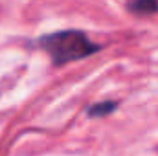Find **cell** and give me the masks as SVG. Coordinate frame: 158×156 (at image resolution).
Segmentation results:
<instances>
[{
	"label": "cell",
	"mask_w": 158,
	"mask_h": 156,
	"mask_svg": "<svg viewBox=\"0 0 158 156\" xmlns=\"http://www.w3.org/2000/svg\"><path fill=\"white\" fill-rule=\"evenodd\" d=\"M39 44L52 57L55 64H66L72 61H79L99 50L98 44H94L79 30H64V31L44 35L39 40Z\"/></svg>",
	"instance_id": "obj_1"
},
{
	"label": "cell",
	"mask_w": 158,
	"mask_h": 156,
	"mask_svg": "<svg viewBox=\"0 0 158 156\" xmlns=\"http://www.w3.org/2000/svg\"><path fill=\"white\" fill-rule=\"evenodd\" d=\"M129 11L136 13V15H151L158 11V2H153V0H136V2H131L127 4Z\"/></svg>",
	"instance_id": "obj_2"
},
{
	"label": "cell",
	"mask_w": 158,
	"mask_h": 156,
	"mask_svg": "<svg viewBox=\"0 0 158 156\" xmlns=\"http://www.w3.org/2000/svg\"><path fill=\"white\" fill-rule=\"evenodd\" d=\"M116 107H118L116 101H101V103H94V105L88 109V116L103 117V116H107V114H110Z\"/></svg>",
	"instance_id": "obj_3"
}]
</instances>
